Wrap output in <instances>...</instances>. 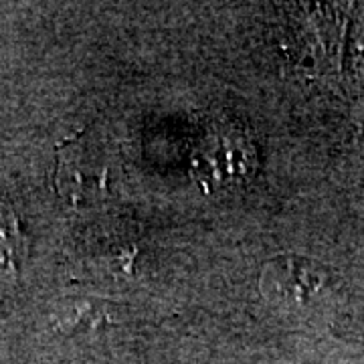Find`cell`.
Masks as SVG:
<instances>
[{"label":"cell","instance_id":"1","mask_svg":"<svg viewBox=\"0 0 364 364\" xmlns=\"http://www.w3.org/2000/svg\"><path fill=\"white\" fill-rule=\"evenodd\" d=\"M191 162L203 188H233L257 168V146L243 126L215 124L196 144Z\"/></svg>","mask_w":364,"mask_h":364},{"label":"cell","instance_id":"2","mask_svg":"<svg viewBox=\"0 0 364 364\" xmlns=\"http://www.w3.org/2000/svg\"><path fill=\"white\" fill-rule=\"evenodd\" d=\"M112 172L109 154L85 140H73L61 148L57 186L73 207H95L112 195Z\"/></svg>","mask_w":364,"mask_h":364},{"label":"cell","instance_id":"3","mask_svg":"<svg viewBox=\"0 0 364 364\" xmlns=\"http://www.w3.org/2000/svg\"><path fill=\"white\" fill-rule=\"evenodd\" d=\"M328 286L324 265L299 257L279 255L269 259L259 273V291L277 308H301Z\"/></svg>","mask_w":364,"mask_h":364},{"label":"cell","instance_id":"4","mask_svg":"<svg viewBox=\"0 0 364 364\" xmlns=\"http://www.w3.org/2000/svg\"><path fill=\"white\" fill-rule=\"evenodd\" d=\"M126 316L124 308L100 298H71L55 314L57 324L65 332H91L102 326H114Z\"/></svg>","mask_w":364,"mask_h":364},{"label":"cell","instance_id":"5","mask_svg":"<svg viewBox=\"0 0 364 364\" xmlns=\"http://www.w3.org/2000/svg\"><path fill=\"white\" fill-rule=\"evenodd\" d=\"M28 241L13 208L0 205V273L14 275L26 259Z\"/></svg>","mask_w":364,"mask_h":364}]
</instances>
